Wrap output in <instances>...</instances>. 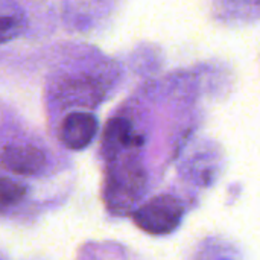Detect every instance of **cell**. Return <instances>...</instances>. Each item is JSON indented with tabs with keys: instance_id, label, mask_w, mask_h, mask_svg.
Instances as JSON below:
<instances>
[{
	"instance_id": "6da1fadb",
	"label": "cell",
	"mask_w": 260,
	"mask_h": 260,
	"mask_svg": "<svg viewBox=\"0 0 260 260\" xmlns=\"http://www.w3.org/2000/svg\"><path fill=\"white\" fill-rule=\"evenodd\" d=\"M146 186V174L133 157L111 161L105 178L104 198L113 212H126L140 198Z\"/></svg>"
},
{
	"instance_id": "7a4b0ae2",
	"label": "cell",
	"mask_w": 260,
	"mask_h": 260,
	"mask_svg": "<svg viewBox=\"0 0 260 260\" xmlns=\"http://www.w3.org/2000/svg\"><path fill=\"white\" fill-rule=\"evenodd\" d=\"M181 203L171 195H160L134 212V222L149 235H168L174 232L183 218Z\"/></svg>"
},
{
	"instance_id": "3957f363",
	"label": "cell",
	"mask_w": 260,
	"mask_h": 260,
	"mask_svg": "<svg viewBox=\"0 0 260 260\" xmlns=\"http://www.w3.org/2000/svg\"><path fill=\"white\" fill-rule=\"evenodd\" d=\"M98 119L93 114L82 111L70 113L62 120L59 139L66 148L79 151L87 148L93 142L98 133Z\"/></svg>"
},
{
	"instance_id": "277c9868",
	"label": "cell",
	"mask_w": 260,
	"mask_h": 260,
	"mask_svg": "<svg viewBox=\"0 0 260 260\" xmlns=\"http://www.w3.org/2000/svg\"><path fill=\"white\" fill-rule=\"evenodd\" d=\"M2 166L14 174L37 175L46 166V155L30 145H11L3 149Z\"/></svg>"
},
{
	"instance_id": "5b68a950",
	"label": "cell",
	"mask_w": 260,
	"mask_h": 260,
	"mask_svg": "<svg viewBox=\"0 0 260 260\" xmlns=\"http://www.w3.org/2000/svg\"><path fill=\"white\" fill-rule=\"evenodd\" d=\"M143 139L136 133L131 122L125 117H114L107 123L104 131V151L113 160L125 149L139 148Z\"/></svg>"
},
{
	"instance_id": "8992f818",
	"label": "cell",
	"mask_w": 260,
	"mask_h": 260,
	"mask_svg": "<svg viewBox=\"0 0 260 260\" xmlns=\"http://www.w3.org/2000/svg\"><path fill=\"white\" fill-rule=\"evenodd\" d=\"M61 102L67 107H87L93 108L102 98L99 84L90 78H73L59 87Z\"/></svg>"
},
{
	"instance_id": "52a82bcc",
	"label": "cell",
	"mask_w": 260,
	"mask_h": 260,
	"mask_svg": "<svg viewBox=\"0 0 260 260\" xmlns=\"http://www.w3.org/2000/svg\"><path fill=\"white\" fill-rule=\"evenodd\" d=\"M24 27L26 17L21 8L11 0H0V43L20 37Z\"/></svg>"
},
{
	"instance_id": "ba28073f",
	"label": "cell",
	"mask_w": 260,
	"mask_h": 260,
	"mask_svg": "<svg viewBox=\"0 0 260 260\" xmlns=\"http://www.w3.org/2000/svg\"><path fill=\"white\" fill-rule=\"evenodd\" d=\"M26 195V187L11 178L0 177V210L18 204Z\"/></svg>"
}]
</instances>
